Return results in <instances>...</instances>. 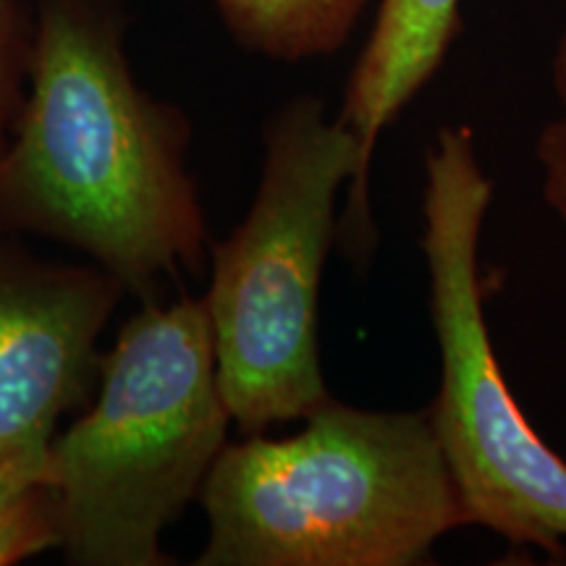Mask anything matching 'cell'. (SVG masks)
Returning a JSON list of instances; mask_svg holds the SVG:
<instances>
[{
  "label": "cell",
  "mask_w": 566,
  "mask_h": 566,
  "mask_svg": "<svg viewBox=\"0 0 566 566\" xmlns=\"http://www.w3.org/2000/svg\"><path fill=\"white\" fill-rule=\"evenodd\" d=\"M189 142L187 113L134 80L118 0H34L27 92L0 147V237L51 239L155 300L208 252Z\"/></svg>",
  "instance_id": "1"
},
{
  "label": "cell",
  "mask_w": 566,
  "mask_h": 566,
  "mask_svg": "<svg viewBox=\"0 0 566 566\" xmlns=\"http://www.w3.org/2000/svg\"><path fill=\"white\" fill-rule=\"evenodd\" d=\"M286 438L226 443L197 566H412L467 525L428 412L328 399Z\"/></svg>",
  "instance_id": "2"
},
{
  "label": "cell",
  "mask_w": 566,
  "mask_h": 566,
  "mask_svg": "<svg viewBox=\"0 0 566 566\" xmlns=\"http://www.w3.org/2000/svg\"><path fill=\"white\" fill-rule=\"evenodd\" d=\"M202 300H147L101 359L87 412L51 441L59 551L76 566H166L160 537L229 443Z\"/></svg>",
  "instance_id": "3"
},
{
  "label": "cell",
  "mask_w": 566,
  "mask_h": 566,
  "mask_svg": "<svg viewBox=\"0 0 566 566\" xmlns=\"http://www.w3.org/2000/svg\"><path fill=\"white\" fill-rule=\"evenodd\" d=\"M263 174L244 221L212 247L202 296L218 386L242 436L307 417L331 399L317 342L336 197L357 174V142L302 95L263 129Z\"/></svg>",
  "instance_id": "4"
},
{
  "label": "cell",
  "mask_w": 566,
  "mask_h": 566,
  "mask_svg": "<svg viewBox=\"0 0 566 566\" xmlns=\"http://www.w3.org/2000/svg\"><path fill=\"white\" fill-rule=\"evenodd\" d=\"M493 184L470 126H446L424 158L422 254L441 386L424 412L462 499L467 525L514 548L566 556V462L516 405L483 310L478 247Z\"/></svg>",
  "instance_id": "5"
},
{
  "label": "cell",
  "mask_w": 566,
  "mask_h": 566,
  "mask_svg": "<svg viewBox=\"0 0 566 566\" xmlns=\"http://www.w3.org/2000/svg\"><path fill=\"white\" fill-rule=\"evenodd\" d=\"M126 289L97 265H66L0 237V462L48 446L90 405L101 336Z\"/></svg>",
  "instance_id": "6"
},
{
  "label": "cell",
  "mask_w": 566,
  "mask_h": 566,
  "mask_svg": "<svg viewBox=\"0 0 566 566\" xmlns=\"http://www.w3.org/2000/svg\"><path fill=\"white\" fill-rule=\"evenodd\" d=\"M462 0H380L367 45L354 63L338 122L357 142V174L336 226L338 244L354 265L375 250L370 168L380 134L433 80L462 30Z\"/></svg>",
  "instance_id": "7"
},
{
  "label": "cell",
  "mask_w": 566,
  "mask_h": 566,
  "mask_svg": "<svg viewBox=\"0 0 566 566\" xmlns=\"http://www.w3.org/2000/svg\"><path fill=\"white\" fill-rule=\"evenodd\" d=\"M244 51L273 61H310L349 42L367 0H212Z\"/></svg>",
  "instance_id": "8"
},
{
  "label": "cell",
  "mask_w": 566,
  "mask_h": 566,
  "mask_svg": "<svg viewBox=\"0 0 566 566\" xmlns=\"http://www.w3.org/2000/svg\"><path fill=\"white\" fill-rule=\"evenodd\" d=\"M59 551L51 443L0 462V566Z\"/></svg>",
  "instance_id": "9"
},
{
  "label": "cell",
  "mask_w": 566,
  "mask_h": 566,
  "mask_svg": "<svg viewBox=\"0 0 566 566\" xmlns=\"http://www.w3.org/2000/svg\"><path fill=\"white\" fill-rule=\"evenodd\" d=\"M34 42L32 0H0V147L9 139L30 76Z\"/></svg>",
  "instance_id": "10"
},
{
  "label": "cell",
  "mask_w": 566,
  "mask_h": 566,
  "mask_svg": "<svg viewBox=\"0 0 566 566\" xmlns=\"http://www.w3.org/2000/svg\"><path fill=\"white\" fill-rule=\"evenodd\" d=\"M535 155L543 168V197L566 229V108L537 134Z\"/></svg>",
  "instance_id": "11"
},
{
  "label": "cell",
  "mask_w": 566,
  "mask_h": 566,
  "mask_svg": "<svg viewBox=\"0 0 566 566\" xmlns=\"http://www.w3.org/2000/svg\"><path fill=\"white\" fill-rule=\"evenodd\" d=\"M551 82H554V92L558 103L566 108V30L562 38H558L554 61H551Z\"/></svg>",
  "instance_id": "12"
}]
</instances>
